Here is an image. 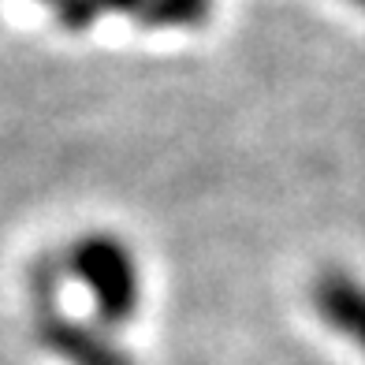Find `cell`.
Segmentation results:
<instances>
[{
	"mask_svg": "<svg viewBox=\"0 0 365 365\" xmlns=\"http://www.w3.org/2000/svg\"><path fill=\"white\" fill-rule=\"evenodd\" d=\"M63 272L90 291L97 321L115 328L142 309V264L135 250L112 231H90L68 246Z\"/></svg>",
	"mask_w": 365,
	"mask_h": 365,
	"instance_id": "1",
	"label": "cell"
},
{
	"mask_svg": "<svg viewBox=\"0 0 365 365\" xmlns=\"http://www.w3.org/2000/svg\"><path fill=\"white\" fill-rule=\"evenodd\" d=\"M358 4H365V0H358Z\"/></svg>",
	"mask_w": 365,
	"mask_h": 365,
	"instance_id": "4",
	"label": "cell"
},
{
	"mask_svg": "<svg viewBox=\"0 0 365 365\" xmlns=\"http://www.w3.org/2000/svg\"><path fill=\"white\" fill-rule=\"evenodd\" d=\"M34 336L48 354L63 365H135L127 346L101 321H82L53 302H38Z\"/></svg>",
	"mask_w": 365,
	"mask_h": 365,
	"instance_id": "2",
	"label": "cell"
},
{
	"mask_svg": "<svg viewBox=\"0 0 365 365\" xmlns=\"http://www.w3.org/2000/svg\"><path fill=\"white\" fill-rule=\"evenodd\" d=\"M309 302L317 309V317L336 331V336L354 343L365 354V284L354 272L324 269L309 284Z\"/></svg>",
	"mask_w": 365,
	"mask_h": 365,
	"instance_id": "3",
	"label": "cell"
}]
</instances>
